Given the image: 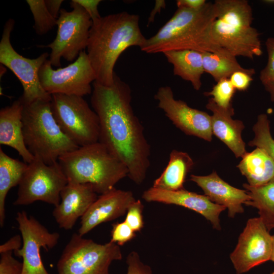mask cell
Returning <instances> with one entry per match:
<instances>
[{
	"label": "cell",
	"instance_id": "cell-1",
	"mask_svg": "<svg viewBox=\"0 0 274 274\" xmlns=\"http://www.w3.org/2000/svg\"><path fill=\"white\" fill-rule=\"evenodd\" d=\"M131 99L129 85L116 73L110 86L93 82L90 101L99 119L98 142L126 166L129 179L141 185L150 165L151 148Z\"/></svg>",
	"mask_w": 274,
	"mask_h": 274
},
{
	"label": "cell",
	"instance_id": "cell-2",
	"mask_svg": "<svg viewBox=\"0 0 274 274\" xmlns=\"http://www.w3.org/2000/svg\"><path fill=\"white\" fill-rule=\"evenodd\" d=\"M139 16L126 11L109 14L92 21L87 47L94 71L95 82L110 86L114 82L115 65L127 48H141L146 38L139 25Z\"/></svg>",
	"mask_w": 274,
	"mask_h": 274
},
{
	"label": "cell",
	"instance_id": "cell-3",
	"mask_svg": "<svg viewBox=\"0 0 274 274\" xmlns=\"http://www.w3.org/2000/svg\"><path fill=\"white\" fill-rule=\"evenodd\" d=\"M217 11L214 3L201 8H178L173 16L152 37L146 39L141 51L155 54L180 50L216 52L222 48L212 35Z\"/></svg>",
	"mask_w": 274,
	"mask_h": 274
},
{
	"label": "cell",
	"instance_id": "cell-4",
	"mask_svg": "<svg viewBox=\"0 0 274 274\" xmlns=\"http://www.w3.org/2000/svg\"><path fill=\"white\" fill-rule=\"evenodd\" d=\"M58 162L68 182L90 184L100 195L115 188L128 174L126 166L99 142L79 147Z\"/></svg>",
	"mask_w": 274,
	"mask_h": 274
},
{
	"label": "cell",
	"instance_id": "cell-5",
	"mask_svg": "<svg viewBox=\"0 0 274 274\" xmlns=\"http://www.w3.org/2000/svg\"><path fill=\"white\" fill-rule=\"evenodd\" d=\"M214 41L233 55L253 59L262 54L260 33L252 26V9L247 0H216Z\"/></svg>",
	"mask_w": 274,
	"mask_h": 274
},
{
	"label": "cell",
	"instance_id": "cell-6",
	"mask_svg": "<svg viewBox=\"0 0 274 274\" xmlns=\"http://www.w3.org/2000/svg\"><path fill=\"white\" fill-rule=\"evenodd\" d=\"M24 142L29 151L47 164L79 147L61 130L51 109L50 101L37 100L23 104L22 115Z\"/></svg>",
	"mask_w": 274,
	"mask_h": 274
},
{
	"label": "cell",
	"instance_id": "cell-7",
	"mask_svg": "<svg viewBox=\"0 0 274 274\" xmlns=\"http://www.w3.org/2000/svg\"><path fill=\"white\" fill-rule=\"evenodd\" d=\"M122 259L116 244H99L74 233L58 260L57 274H110L112 263Z\"/></svg>",
	"mask_w": 274,
	"mask_h": 274
},
{
	"label": "cell",
	"instance_id": "cell-8",
	"mask_svg": "<svg viewBox=\"0 0 274 274\" xmlns=\"http://www.w3.org/2000/svg\"><path fill=\"white\" fill-rule=\"evenodd\" d=\"M50 105L62 131L78 147L98 142V116L83 97L54 94L51 95Z\"/></svg>",
	"mask_w": 274,
	"mask_h": 274
},
{
	"label": "cell",
	"instance_id": "cell-9",
	"mask_svg": "<svg viewBox=\"0 0 274 274\" xmlns=\"http://www.w3.org/2000/svg\"><path fill=\"white\" fill-rule=\"evenodd\" d=\"M71 11L61 9L56 25V38L42 47L51 49L49 60L52 66L60 67L62 57L73 61L88 45L92 22L85 9L75 0L70 2Z\"/></svg>",
	"mask_w": 274,
	"mask_h": 274
},
{
	"label": "cell",
	"instance_id": "cell-10",
	"mask_svg": "<svg viewBox=\"0 0 274 274\" xmlns=\"http://www.w3.org/2000/svg\"><path fill=\"white\" fill-rule=\"evenodd\" d=\"M68 183L58 162L47 164L34 157L18 185L14 206H26L41 201L57 206L60 193Z\"/></svg>",
	"mask_w": 274,
	"mask_h": 274
},
{
	"label": "cell",
	"instance_id": "cell-11",
	"mask_svg": "<svg viewBox=\"0 0 274 274\" xmlns=\"http://www.w3.org/2000/svg\"><path fill=\"white\" fill-rule=\"evenodd\" d=\"M14 20L9 19L6 22L0 42V63L9 68L20 82L23 93L19 98L23 104L37 100L51 101V95L45 91L39 78V71L49 55L45 52L36 58L24 57L13 48L10 41Z\"/></svg>",
	"mask_w": 274,
	"mask_h": 274
},
{
	"label": "cell",
	"instance_id": "cell-12",
	"mask_svg": "<svg viewBox=\"0 0 274 274\" xmlns=\"http://www.w3.org/2000/svg\"><path fill=\"white\" fill-rule=\"evenodd\" d=\"M41 84L50 95L63 94L83 97L92 92L91 83L96 80L94 71L87 52H80L68 65L54 70L49 59L40 67Z\"/></svg>",
	"mask_w": 274,
	"mask_h": 274
},
{
	"label": "cell",
	"instance_id": "cell-13",
	"mask_svg": "<svg viewBox=\"0 0 274 274\" xmlns=\"http://www.w3.org/2000/svg\"><path fill=\"white\" fill-rule=\"evenodd\" d=\"M16 220L22 239L21 248L14 252L22 258V274H50L45 268L41 257V249L46 251L54 248L58 243L60 234L50 232L48 229L25 211L17 213Z\"/></svg>",
	"mask_w": 274,
	"mask_h": 274
},
{
	"label": "cell",
	"instance_id": "cell-14",
	"mask_svg": "<svg viewBox=\"0 0 274 274\" xmlns=\"http://www.w3.org/2000/svg\"><path fill=\"white\" fill-rule=\"evenodd\" d=\"M272 250V236L262 219L251 218L230 258L236 273L242 274L270 260Z\"/></svg>",
	"mask_w": 274,
	"mask_h": 274
},
{
	"label": "cell",
	"instance_id": "cell-15",
	"mask_svg": "<svg viewBox=\"0 0 274 274\" xmlns=\"http://www.w3.org/2000/svg\"><path fill=\"white\" fill-rule=\"evenodd\" d=\"M158 107L173 123L187 135L205 141L212 140L211 116L207 113L189 107L186 102L176 99L170 87H160L155 94Z\"/></svg>",
	"mask_w": 274,
	"mask_h": 274
},
{
	"label": "cell",
	"instance_id": "cell-16",
	"mask_svg": "<svg viewBox=\"0 0 274 274\" xmlns=\"http://www.w3.org/2000/svg\"><path fill=\"white\" fill-rule=\"evenodd\" d=\"M142 197L148 202L175 204L195 211L210 221L214 228L221 229L219 216L226 208L212 202L205 195L184 189L168 191L152 186L144 191Z\"/></svg>",
	"mask_w": 274,
	"mask_h": 274
},
{
	"label": "cell",
	"instance_id": "cell-17",
	"mask_svg": "<svg viewBox=\"0 0 274 274\" xmlns=\"http://www.w3.org/2000/svg\"><path fill=\"white\" fill-rule=\"evenodd\" d=\"M135 200L131 191L116 188L100 195L81 218L78 233L83 236L98 225L123 216Z\"/></svg>",
	"mask_w": 274,
	"mask_h": 274
},
{
	"label": "cell",
	"instance_id": "cell-18",
	"mask_svg": "<svg viewBox=\"0 0 274 274\" xmlns=\"http://www.w3.org/2000/svg\"><path fill=\"white\" fill-rule=\"evenodd\" d=\"M97 197L90 184L68 182L61 192L59 203L52 212L59 227L72 229Z\"/></svg>",
	"mask_w": 274,
	"mask_h": 274
},
{
	"label": "cell",
	"instance_id": "cell-19",
	"mask_svg": "<svg viewBox=\"0 0 274 274\" xmlns=\"http://www.w3.org/2000/svg\"><path fill=\"white\" fill-rule=\"evenodd\" d=\"M190 180L203 191L204 195L212 202L227 208L228 216L233 218L244 212L242 204L250 200L246 190L232 186L213 172L208 176L191 175Z\"/></svg>",
	"mask_w": 274,
	"mask_h": 274
},
{
	"label": "cell",
	"instance_id": "cell-20",
	"mask_svg": "<svg viewBox=\"0 0 274 274\" xmlns=\"http://www.w3.org/2000/svg\"><path fill=\"white\" fill-rule=\"evenodd\" d=\"M206 108L213 113L211 116L213 134L223 142L236 158H242L247 152L241 135L245 126L242 121L232 119L234 113L233 107L221 108L211 97Z\"/></svg>",
	"mask_w": 274,
	"mask_h": 274
},
{
	"label": "cell",
	"instance_id": "cell-21",
	"mask_svg": "<svg viewBox=\"0 0 274 274\" xmlns=\"http://www.w3.org/2000/svg\"><path fill=\"white\" fill-rule=\"evenodd\" d=\"M23 104L20 98L0 110V144L15 149L28 164L34 156L25 145L22 131Z\"/></svg>",
	"mask_w": 274,
	"mask_h": 274
},
{
	"label": "cell",
	"instance_id": "cell-22",
	"mask_svg": "<svg viewBox=\"0 0 274 274\" xmlns=\"http://www.w3.org/2000/svg\"><path fill=\"white\" fill-rule=\"evenodd\" d=\"M173 67V73L190 82L198 91L201 85V76L204 73L202 52L193 50L170 51L163 53Z\"/></svg>",
	"mask_w": 274,
	"mask_h": 274
},
{
	"label": "cell",
	"instance_id": "cell-23",
	"mask_svg": "<svg viewBox=\"0 0 274 274\" xmlns=\"http://www.w3.org/2000/svg\"><path fill=\"white\" fill-rule=\"evenodd\" d=\"M237 167L252 186L265 184L274 177V160L260 148L247 152Z\"/></svg>",
	"mask_w": 274,
	"mask_h": 274
},
{
	"label": "cell",
	"instance_id": "cell-24",
	"mask_svg": "<svg viewBox=\"0 0 274 274\" xmlns=\"http://www.w3.org/2000/svg\"><path fill=\"white\" fill-rule=\"evenodd\" d=\"M193 165L194 162L187 153L173 150L166 167L154 180L152 187L168 191L184 189L187 175Z\"/></svg>",
	"mask_w": 274,
	"mask_h": 274
},
{
	"label": "cell",
	"instance_id": "cell-25",
	"mask_svg": "<svg viewBox=\"0 0 274 274\" xmlns=\"http://www.w3.org/2000/svg\"><path fill=\"white\" fill-rule=\"evenodd\" d=\"M202 58L204 72L210 74L216 82L229 79L236 72H244L252 76L256 73L254 68L241 65L236 57L223 48L216 52H202Z\"/></svg>",
	"mask_w": 274,
	"mask_h": 274
},
{
	"label": "cell",
	"instance_id": "cell-26",
	"mask_svg": "<svg viewBox=\"0 0 274 274\" xmlns=\"http://www.w3.org/2000/svg\"><path fill=\"white\" fill-rule=\"evenodd\" d=\"M28 164L13 158L0 149V226L6 217L5 202L9 190L18 185Z\"/></svg>",
	"mask_w": 274,
	"mask_h": 274
},
{
	"label": "cell",
	"instance_id": "cell-27",
	"mask_svg": "<svg viewBox=\"0 0 274 274\" xmlns=\"http://www.w3.org/2000/svg\"><path fill=\"white\" fill-rule=\"evenodd\" d=\"M243 187L250 196L245 204L258 209L259 217L270 231L274 228V177L261 186L245 183Z\"/></svg>",
	"mask_w": 274,
	"mask_h": 274
},
{
	"label": "cell",
	"instance_id": "cell-28",
	"mask_svg": "<svg viewBox=\"0 0 274 274\" xmlns=\"http://www.w3.org/2000/svg\"><path fill=\"white\" fill-rule=\"evenodd\" d=\"M34 19L33 28L38 35H44L56 25L57 19L48 10L45 0H27Z\"/></svg>",
	"mask_w": 274,
	"mask_h": 274
},
{
	"label": "cell",
	"instance_id": "cell-29",
	"mask_svg": "<svg viewBox=\"0 0 274 274\" xmlns=\"http://www.w3.org/2000/svg\"><path fill=\"white\" fill-rule=\"evenodd\" d=\"M253 130L254 138L248 145L264 149L274 160V140L270 134L269 121L266 114H262L258 116Z\"/></svg>",
	"mask_w": 274,
	"mask_h": 274
},
{
	"label": "cell",
	"instance_id": "cell-30",
	"mask_svg": "<svg viewBox=\"0 0 274 274\" xmlns=\"http://www.w3.org/2000/svg\"><path fill=\"white\" fill-rule=\"evenodd\" d=\"M229 79H222L213 87L210 91L205 92V96H211L215 102L219 107L228 109L232 107L231 100L235 92Z\"/></svg>",
	"mask_w": 274,
	"mask_h": 274
},
{
	"label": "cell",
	"instance_id": "cell-31",
	"mask_svg": "<svg viewBox=\"0 0 274 274\" xmlns=\"http://www.w3.org/2000/svg\"><path fill=\"white\" fill-rule=\"evenodd\" d=\"M265 46L267 61L259 75V79L265 89L274 85V37L266 39Z\"/></svg>",
	"mask_w": 274,
	"mask_h": 274
},
{
	"label": "cell",
	"instance_id": "cell-32",
	"mask_svg": "<svg viewBox=\"0 0 274 274\" xmlns=\"http://www.w3.org/2000/svg\"><path fill=\"white\" fill-rule=\"evenodd\" d=\"M144 205L140 199L135 200L129 207L124 221L135 232H140L144 226L143 215Z\"/></svg>",
	"mask_w": 274,
	"mask_h": 274
},
{
	"label": "cell",
	"instance_id": "cell-33",
	"mask_svg": "<svg viewBox=\"0 0 274 274\" xmlns=\"http://www.w3.org/2000/svg\"><path fill=\"white\" fill-rule=\"evenodd\" d=\"M110 242L119 246L124 245L136 236V232L124 221L112 225Z\"/></svg>",
	"mask_w": 274,
	"mask_h": 274
},
{
	"label": "cell",
	"instance_id": "cell-34",
	"mask_svg": "<svg viewBox=\"0 0 274 274\" xmlns=\"http://www.w3.org/2000/svg\"><path fill=\"white\" fill-rule=\"evenodd\" d=\"M13 252L11 251L1 253L0 274H22V262L13 256Z\"/></svg>",
	"mask_w": 274,
	"mask_h": 274
},
{
	"label": "cell",
	"instance_id": "cell-35",
	"mask_svg": "<svg viewBox=\"0 0 274 274\" xmlns=\"http://www.w3.org/2000/svg\"><path fill=\"white\" fill-rule=\"evenodd\" d=\"M126 262V274H153L151 267L142 261L136 251H132L127 255Z\"/></svg>",
	"mask_w": 274,
	"mask_h": 274
},
{
	"label": "cell",
	"instance_id": "cell-36",
	"mask_svg": "<svg viewBox=\"0 0 274 274\" xmlns=\"http://www.w3.org/2000/svg\"><path fill=\"white\" fill-rule=\"evenodd\" d=\"M235 90L244 91L249 87L253 78L250 74L244 72H236L229 78Z\"/></svg>",
	"mask_w": 274,
	"mask_h": 274
},
{
	"label": "cell",
	"instance_id": "cell-37",
	"mask_svg": "<svg viewBox=\"0 0 274 274\" xmlns=\"http://www.w3.org/2000/svg\"><path fill=\"white\" fill-rule=\"evenodd\" d=\"M81 5L90 16L92 21L98 18L101 16L98 11V6L100 3V0H75Z\"/></svg>",
	"mask_w": 274,
	"mask_h": 274
},
{
	"label": "cell",
	"instance_id": "cell-38",
	"mask_svg": "<svg viewBox=\"0 0 274 274\" xmlns=\"http://www.w3.org/2000/svg\"><path fill=\"white\" fill-rule=\"evenodd\" d=\"M22 245L21 236L19 234L15 235L0 246V254L11 251L14 252L20 249Z\"/></svg>",
	"mask_w": 274,
	"mask_h": 274
},
{
	"label": "cell",
	"instance_id": "cell-39",
	"mask_svg": "<svg viewBox=\"0 0 274 274\" xmlns=\"http://www.w3.org/2000/svg\"><path fill=\"white\" fill-rule=\"evenodd\" d=\"M207 2L206 0H178L176 4L178 8L196 10L202 7Z\"/></svg>",
	"mask_w": 274,
	"mask_h": 274
},
{
	"label": "cell",
	"instance_id": "cell-40",
	"mask_svg": "<svg viewBox=\"0 0 274 274\" xmlns=\"http://www.w3.org/2000/svg\"><path fill=\"white\" fill-rule=\"evenodd\" d=\"M46 7L50 13L56 19H58L62 0H45Z\"/></svg>",
	"mask_w": 274,
	"mask_h": 274
},
{
	"label": "cell",
	"instance_id": "cell-41",
	"mask_svg": "<svg viewBox=\"0 0 274 274\" xmlns=\"http://www.w3.org/2000/svg\"><path fill=\"white\" fill-rule=\"evenodd\" d=\"M166 4L164 1H156L155 6L148 18V25L153 22L156 14L160 13L161 9L164 8Z\"/></svg>",
	"mask_w": 274,
	"mask_h": 274
},
{
	"label": "cell",
	"instance_id": "cell-42",
	"mask_svg": "<svg viewBox=\"0 0 274 274\" xmlns=\"http://www.w3.org/2000/svg\"><path fill=\"white\" fill-rule=\"evenodd\" d=\"M265 90L269 93L271 100L274 102V85L266 88Z\"/></svg>",
	"mask_w": 274,
	"mask_h": 274
},
{
	"label": "cell",
	"instance_id": "cell-43",
	"mask_svg": "<svg viewBox=\"0 0 274 274\" xmlns=\"http://www.w3.org/2000/svg\"><path fill=\"white\" fill-rule=\"evenodd\" d=\"M272 253L270 257V260L274 262V234L272 235Z\"/></svg>",
	"mask_w": 274,
	"mask_h": 274
},
{
	"label": "cell",
	"instance_id": "cell-44",
	"mask_svg": "<svg viewBox=\"0 0 274 274\" xmlns=\"http://www.w3.org/2000/svg\"><path fill=\"white\" fill-rule=\"evenodd\" d=\"M263 3L268 5H274V0H264Z\"/></svg>",
	"mask_w": 274,
	"mask_h": 274
},
{
	"label": "cell",
	"instance_id": "cell-45",
	"mask_svg": "<svg viewBox=\"0 0 274 274\" xmlns=\"http://www.w3.org/2000/svg\"><path fill=\"white\" fill-rule=\"evenodd\" d=\"M270 274H274V272H272V273H271Z\"/></svg>",
	"mask_w": 274,
	"mask_h": 274
}]
</instances>
